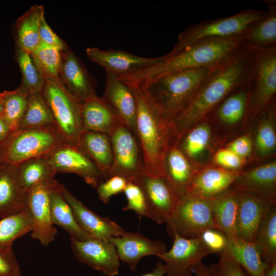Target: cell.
<instances>
[{"mask_svg": "<svg viewBox=\"0 0 276 276\" xmlns=\"http://www.w3.org/2000/svg\"><path fill=\"white\" fill-rule=\"evenodd\" d=\"M15 166L19 183L26 193L39 181L55 178L57 173L44 156L27 159Z\"/></svg>", "mask_w": 276, "mask_h": 276, "instance_id": "cell-35", "label": "cell"}, {"mask_svg": "<svg viewBox=\"0 0 276 276\" xmlns=\"http://www.w3.org/2000/svg\"><path fill=\"white\" fill-rule=\"evenodd\" d=\"M215 66L172 73L136 88L164 119L172 122L191 102Z\"/></svg>", "mask_w": 276, "mask_h": 276, "instance_id": "cell-3", "label": "cell"}, {"mask_svg": "<svg viewBox=\"0 0 276 276\" xmlns=\"http://www.w3.org/2000/svg\"><path fill=\"white\" fill-rule=\"evenodd\" d=\"M81 118L84 130L109 134L122 124L102 97L95 95L81 103Z\"/></svg>", "mask_w": 276, "mask_h": 276, "instance_id": "cell-24", "label": "cell"}, {"mask_svg": "<svg viewBox=\"0 0 276 276\" xmlns=\"http://www.w3.org/2000/svg\"><path fill=\"white\" fill-rule=\"evenodd\" d=\"M70 238L73 254L80 262L107 276L119 274L120 260L115 246L109 241L97 238L79 241Z\"/></svg>", "mask_w": 276, "mask_h": 276, "instance_id": "cell-15", "label": "cell"}, {"mask_svg": "<svg viewBox=\"0 0 276 276\" xmlns=\"http://www.w3.org/2000/svg\"><path fill=\"white\" fill-rule=\"evenodd\" d=\"M27 207L15 166L0 164V218L17 214Z\"/></svg>", "mask_w": 276, "mask_h": 276, "instance_id": "cell-23", "label": "cell"}, {"mask_svg": "<svg viewBox=\"0 0 276 276\" xmlns=\"http://www.w3.org/2000/svg\"><path fill=\"white\" fill-rule=\"evenodd\" d=\"M130 181L136 184L142 190L148 218L159 224L166 223L178 199L166 178L144 171Z\"/></svg>", "mask_w": 276, "mask_h": 276, "instance_id": "cell-12", "label": "cell"}, {"mask_svg": "<svg viewBox=\"0 0 276 276\" xmlns=\"http://www.w3.org/2000/svg\"><path fill=\"white\" fill-rule=\"evenodd\" d=\"M39 35L41 42L50 46L58 48L62 50L68 47L51 28L47 22L44 13L40 19L39 25Z\"/></svg>", "mask_w": 276, "mask_h": 276, "instance_id": "cell-49", "label": "cell"}, {"mask_svg": "<svg viewBox=\"0 0 276 276\" xmlns=\"http://www.w3.org/2000/svg\"><path fill=\"white\" fill-rule=\"evenodd\" d=\"M44 13L42 6H32L15 23L17 47L31 53L40 44L39 21Z\"/></svg>", "mask_w": 276, "mask_h": 276, "instance_id": "cell-32", "label": "cell"}, {"mask_svg": "<svg viewBox=\"0 0 276 276\" xmlns=\"http://www.w3.org/2000/svg\"><path fill=\"white\" fill-rule=\"evenodd\" d=\"M204 120L189 130L178 142V147L188 159L200 155L210 142L211 130Z\"/></svg>", "mask_w": 276, "mask_h": 276, "instance_id": "cell-41", "label": "cell"}, {"mask_svg": "<svg viewBox=\"0 0 276 276\" xmlns=\"http://www.w3.org/2000/svg\"><path fill=\"white\" fill-rule=\"evenodd\" d=\"M109 241L115 246L119 260L134 271L143 258L159 255L167 251L164 242L150 239L141 233L127 232L125 235L111 237Z\"/></svg>", "mask_w": 276, "mask_h": 276, "instance_id": "cell-21", "label": "cell"}, {"mask_svg": "<svg viewBox=\"0 0 276 276\" xmlns=\"http://www.w3.org/2000/svg\"><path fill=\"white\" fill-rule=\"evenodd\" d=\"M193 272L196 276H212L209 266L202 262L196 265L193 268Z\"/></svg>", "mask_w": 276, "mask_h": 276, "instance_id": "cell-52", "label": "cell"}, {"mask_svg": "<svg viewBox=\"0 0 276 276\" xmlns=\"http://www.w3.org/2000/svg\"><path fill=\"white\" fill-rule=\"evenodd\" d=\"M106 73L102 98L114 112L120 122L128 127L136 135L137 105L133 89L118 76Z\"/></svg>", "mask_w": 276, "mask_h": 276, "instance_id": "cell-19", "label": "cell"}, {"mask_svg": "<svg viewBox=\"0 0 276 276\" xmlns=\"http://www.w3.org/2000/svg\"><path fill=\"white\" fill-rule=\"evenodd\" d=\"M127 202L123 211L132 210L140 216L148 218L147 206L144 194L141 188L135 183L128 181L123 192Z\"/></svg>", "mask_w": 276, "mask_h": 276, "instance_id": "cell-44", "label": "cell"}, {"mask_svg": "<svg viewBox=\"0 0 276 276\" xmlns=\"http://www.w3.org/2000/svg\"><path fill=\"white\" fill-rule=\"evenodd\" d=\"M172 247L157 257L164 261L167 276H192L193 268L211 254L200 238L175 235Z\"/></svg>", "mask_w": 276, "mask_h": 276, "instance_id": "cell-14", "label": "cell"}, {"mask_svg": "<svg viewBox=\"0 0 276 276\" xmlns=\"http://www.w3.org/2000/svg\"><path fill=\"white\" fill-rule=\"evenodd\" d=\"M168 234L182 238H198L205 229L216 227L210 199L187 192L178 198L177 202L166 221Z\"/></svg>", "mask_w": 276, "mask_h": 276, "instance_id": "cell-7", "label": "cell"}, {"mask_svg": "<svg viewBox=\"0 0 276 276\" xmlns=\"http://www.w3.org/2000/svg\"><path fill=\"white\" fill-rule=\"evenodd\" d=\"M62 184L55 182L50 192L51 217L54 225L65 230L70 236L79 241L94 238L84 231L77 223L72 209L62 193Z\"/></svg>", "mask_w": 276, "mask_h": 276, "instance_id": "cell-25", "label": "cell"}, {"mask_svg": "<svg viewBox=\"0 0 276 276\" xmlns=\"http://www.w3.org/2000/svg\"><path fill=\"white\" fill-rule=\"evenodd\" d=\"M237 188L261 196L275 197V160L240 172L235 182Z\"/></svg>", "mask_w": 276, "mask_h": 276, "instance_id": "cell-28", "label": "cell"}, {"mask_svg": "<svg viewBox=\"0 0 276 276\" xmlns=\"http://www.w3.org/2000/svg\"><path fill=\"white\" fill-rule=\"evenodd\" d=\"M273 100L259 115L261 118L256 135L255 147L257 154L260 157L270 155L276 147V134L273 125L275 112Z\"/></svg>", "mask_w": 276, "mask_h": 276, "instance_id": "cell-38", "label": "cell"}, {"mask_svg": "<svg viewBox=\"0 0 276 276\" xmlns=\"http://www.w3.org/2000/svg\"><path fill=\"white\" fill-rule=\"evenodd\" d=\"M254 243L265 263L268 264L276 260V204L260 223Z\"/></svg>", "mask_w": 276, "mask_h": 276, "instance_id": "cell-34", "label": "cell"}, {"mask_svg": "<svg viewBox=\"0 0 276 276\" xmlns=\"http://www.w3.org/2000/svg\"><path fill=\"white\" fill-rule=\"evenodd\" d=\"M64 141L55 124L16 130L0 144V164L16 166L44 156Z\"/></svg>", "mask_w": 276, "mask_h": 276, "instance_id": "cell-5", "label": "cell"}, {"mask_svg": "<svg viewBox=\"0 0 276 276\" xmlns=\"http://www.w3.org/2000/svg\"><path fill=\"white\" fill-rule=\"evenodd\" d=\"M63 51L41 42L30 53L36 67L45 79H59Z\"/></svg>", "mask_w": 276, "mask_h": 276, "instance_id": "cell-40", "label": "cell"}, {"mask_svg": "<svg viewBox=\"0 0 276 276\" xmlns=\"http://www.w3.org/2000/svg\"><path fill=\"white\" fill-rule=\"evenodd\" d=\"M266 14L244 33V45L255 49L276 45V1L264 0Z\"/></svg>", "mask_w": 276, "mask_h": 276, "instance_id": "cell-30", "label": "cell"}, {"mask_svg": "<svg viewBox=\"0 0 276 276\" xmlns=\"http://www.w3.org/2000/svg\"><path fill=\"white\" fill-rule=\"evenodd\" d=\"M254 49L243 47L215 65L191 102L172 121L178 141L237 89L252 82Z\"/></svg>", "mask_w": 276, "mask_h": 276, "instance_id": "cell-1", "label": "cell"}, {"mask_svg": "<svg viewBox=\"0 0 276 276\" xmlns=\"http://www.w3.org/2000/svg\"><path fill=\"white\" fill-rule=\"evenodd\" d=\"M164 170L165 177L178 197L186 193L195 172L177 144L172 145L168 149Z\"/></svg>", "mask_w": 276, "mask_h": 276, "instance_id": "cell-29", "label": "cell"}, {"mask_svg": "<svg viewBox=\"0 0 276 276\" xmlns=\"http://www.w3.org/2000/svg\"><path fill=\"white\" fill-rule=\"evenodd\" d=\"M19 276H22V275H19Z\"/></svg>", "mask_w": 276, "mask_h": 276, "instance_id": "cell-56", "label": "cell"}, {"mask_svg": "<svg viewBox=\"0 0 276 276\" xmlns=\"http://www.w3.org/2000/svg\"><path fill=\"white\" fill-rule=\"evenodd\" d=\"M112 149V163L105 180L114 176L132 181L145 171L137 137L126 125H117L108 134Z\"/></svg>", "mask_w": 276, "mask_h": 276, "instance_id": "cell-9", "label": "cell"}, {"mask_svg": "<svg viewBox=\"0 0 276 276\" xmlns=\"http://www.w3.org/2000/svg\"><path fill=\"white\" fill-rule=\"evenodd\" d=\"M137 105L136 136L145 172L165 177L164 162L169 147L178 141L172 123L164 119L139 88H133Z\"/></svg>", "mask_w": 276, "mask_h": 276, "instance_id": "cell-4", "label": "cell"}, {"mask_svg": "<svg viewBox=\"0 0 276 276\" xmlns=\"http://www.w3.org/2000/svg\"><path fill=\"white\" fill-rule=\"evenodd\" d=\"M264 276H276V260L268 264Z\"/></svg>", "mask_w": 276, "mask_h": 276, "instance_id": "cell-54", "label": "cell"}, {"mask_svg": "<svg viewBox=\"0 0 276 276\" xmlns=\"http://www.w3.org/2000/svg\"><path fill=\"white\" fill-rule=\"evenodd\" d=\"M240 172L221 167L205 169L195 173L187 192L211 199L224 192L234 184Z\"/></svg>", "mask_w": 276, "mask_h": 276, "instance_id": "cell-22", "label": "cell"}, {"mask_svg": "<svg viewBox=\"0 0 276 276\" xmlns=\"http://www.w3.org/2000/svg\"><path fill=\"white\" fill-rule=\"evenodd\" d=\"M227 148L239 156L245 159L252 152L253 143L249 135H244L230 143Z\"/></svg>", "mask_w": 276, "mask_h": 276, "instance_id": "cell-50", "label": "cell"}, {"mask_svg": "<svg viewBox=\"0 0 276 276\" xmlns=\"http://www.w3.org/2000/svg\"><path fill=\"white\" fill-rule=\"evenodd\" d=\"M252 84L237 89L221 101L212 111L216 118L224 124L233 125L248 115Z\"/></svg>", "mask_w": 276, "mask_h": 276, "instance_id": "cell-31", "label": "cell"}, {"mask_svg": "<svg viewBox=\"0 0 276 276\" xmlns=\"http://www.w3.org/2000/svg\"><path fill=\"white\" fill-rule=\"evenodd\" d=\"M219 256V261L209 266L212 276H246L243 269L227 249Z\"/></svg>", "mask_w": 276, "mask_h": 276, "instance_id": "cell-43", "label": "cell"}, {"mask_svg": "<svg viewBox=\"0 0 276 276\" xmlns=\"http://www.w3.org/2000/svg\"><path fill=\"white\" fill-rule=\"evenodd\" d=\"M254 50L255 73L248 113L252 119L266 109L276 93V45Z\"/></svg>", "mask_w": 276, "mask_h": 276, "instance_id": "cell-10", "label": "cell"}, {"mask_svg": "<svg viewBox=\"0 0 276 276\" xmlns=\"http://www.w3.org/2000/svg\"><path fill=\"white\" fill-rule=\"evenodd\" d=\"M86 53L89 59L102 66L106 73L118 76L134 73L159 62L162 56L149 58L139 56L120 50H102L88 48Z\"/></svg>", "mask_w": 276, "mask_h": 276, "instance_id": "cell-20", "label": "cell"}, {"mask_svg": "<svg viewBox=\"0 0 276 276\" xmlns=\"http://www.w3.org/2000/svg\"><path fill=\"white\" fill-rule=\"evenodd\" d=\"M42 95L53 117L54 124L65 141L76 142L83 130L81 103L64 87L59 79H47Z\"/></svg>", "mask_w": 276, "mask_h": 276, "instance_id": "cell-8", "label": "cell"}, {"mask_svg": "<svg viewBox=\"0 0 276 276\" xmlns=\"http://www.w3.org/2000/svg\"><path fill=\"white\" fill-rule=\"evenodd\" d=\"M52 124H54L53 117L42 93L29 94L26 109L17 130L40 127Z\"/></svg>", "mask_w": 276, "mask_h": 276, "instance_id": "cell-36", "label": "cell"}, {"mask_svg": "<svg viewBox=\"0 0 276 276\" xmlns=\"http://www.w3.org/2000/svg\"><path fill=\"white\" fill-rule=\"evenodd\" d=\"M166 274V268L164 263L159 261L151 272L142 274L141 276H164Z\"/></svg>", "mask_w": 276, "mask_h": 276, "instance_id": "cell-53", "label": "cell"}, {"mask_svg": "<svg viewBox=\"0 0 276 276\" xmlns=\"http://www.w3.org/2000/svg\"><path fill=\"white\" fill-rule=\"evenodd\" d=\"M3 92L0 93V116H1L3 111Z\"/></svg>", "mask_w": 276, "mask_h": 276, "instance_id": "cell-55", "label": "cell"}, {"mask_svg": "<svg viewBox=\"0 0 276 276\" xmlns=\"http://www.w3.org/2000/svg\"><path fill=\"white\" fill-rule=\"evenodd\" d=\"M266 13L265 10L246 8L230 16L207 20L189 26L179 34L176 44L170 52L179 51L205 38L244 34Z\"/></svg>", "mask_w": 276, "mask_h": 276, "instance_id": "cell-6", "label": "cell"}, {"mask_svg": "<svg viewBox=\"0 0 276 276\" xmlns=\"http://www.w3.org/2000/svg\"><path fill=\"white\" fill-rule=\"evenodd\" d=\"M127 182L126 179L119 176L101 181L96 188L100 199L104 203H108L112 196L124 192Z\"/></svg>", "mask_w": 276, "mask_h": 276, "instance_id": "cell-46", "label": "cell"}, {"mask_svg": "<svg viewBox=\"0 0 276 276\" xmlns=\"http://www.w3.org/2000/svg\"><path fill=\"white\" fill-rule=\"evenodd\" d=\"M15 60L22 76L18 87L28 94L41 92L45 79L36 67L30 53L16 47Z\"/></svg>", "mask_w": 276, "mask_h": 276, "instance_id": "cell-39", "label": "cell"}, {"mask_svg": "<svg viewBox=\"0 0 276 276\" xmlns=\"http://www.w3.org/2000/svg\"><path fill=\"white\" fill-rule=\"evenodd\" d=\"M237 188L236 234L240 239L254 242L260 223L275 204V197L261 196Z\"/></svg>", "mask_w": 276, "mask_h": 276, "instance_id": "cell-16", "label": "cell"}, {"mask_svg": "<svg viewBox=\"0 0 276 276\" xmlns=\"http://www.w3.org/2000/svg\"><path fill=\"white\" fill-rule=\"evenodd\" d=\"M227 250L249 276H264L268 266L254 242L239 238L229 240Z\"/></svg>", "mask_w": 276, "mask_h": 276, "instance_id": "cell-33", "label": "cell"}, {"mask_svg": "<svg viewBox=\"0 0 276 276\" xmlns=\"http://www.w3.org/2000/svg\"><path fill=\"white\" fill-rule=\"evenodd\" d=\"M55 178L39 181L27 192V205L33 220L31 237L47 246L56 238L57 231L51 217L50 192Z\"/></svg>", "mask_w": 276, "mask_h": 276, "instance_id": "cell-13", "label": "cell"}, {"mask_svg": "<svg viewBox=\"0 0 276 276\" xmlns=\"http://www.w3.org/2000/svg\"><path fill=\"white\" fill-rule=\"evenodd\" d=\"M21 275L12 246L0 247V276Z\"/></svg>", "mask_w": 276, "mask_h": 276, "instance_id": "cell-47", "label": "cell"}, {"mask_svg": "<svg viewBox=\"0 0 276 276\" xmlns=\"http://www.w3.org/2000/svg\"><path fill=\"white\" fill-rule=\"evenodd\" d=\"M61 190L64 198L72 209L78 224L93 238L109 241L111 237H121L127 233L109 218L101 216L93 212L63 185Z\"/></svg>", "mask_w": 276, "mask_h": 276, "instance_id": "cell-18", "label": "cell"}, {"mask_svg": "<svg viewBox=\"0 0 276 276\" xmlns=\"http://www.w3.org/2000/svg\"><path fill=\"white\" fill-rule=\"evenodd\" d=\"M33 220L27 207L21 212L0 219V247L12 246L17 239L31 233Z\"/></svg>", "mask_w": 276, "mask_h": 276, "instance_id": "cell-37", "label": "cell"}, {"mask_svg": "<svg viewBox=\"0 0 276 276\" xmlns=\"http://www.w3.org/2000/svg\"><path fill=\"white\" fill-rule=\"evenodd\" d=\"M44 157L57 173H75L93 188L104 180L97 166L76 142L64 141Z\"/></svg>", "mask_w": 276, "mask_h": 276, "instance_id": "cell-11", "label": "cell"}, {"mask_svg": "<svg viewBox=\"0 0 276 276\" xmlns=\"http://www.w3.org/2000/svg\"><path fill=\"white\" fill-rule=\"evenodd\" d=\"M210 201L216 227L224 233L229 240L238 238L236 227L238 205L237 187L229 188L210 199Z\"/></svg>", "mask_w": 276, "mask_h": 276, "instance_id": "cell-27", "label": "cell"}, {"mask_svg": "<svg viewBox=\"0 0 276 276\" xmlns=\"http://www.w3.org/2000/svg\"><path fill=\"white\" fill-rule=\"evenodd\" d=\"M245 47L244 34L227 37L205 38L134 73L119 78L131 88L159 77L187 69L213 66L237 50Z\"/></svg>", "mask_w": 276, "mask_h": 276, "instance_id": "cell-2", "label": "cell"}, {"mask_svg": "<svg viewBox=\"0 0 276 276\" xmlns=\"http://www.w3.org/2000/svg\"><path fill=\"white\" fill-rule=\"evenodd\" d=\"M199 238L211 254H216L219 256L227 249L228 237L217 228L211 227L204 230Z\"/></svg>", "mask_w": 276, "mask_h": 276, "instance_id": "cell-45", "label": "cell"}, {"mask_svg": "<svg viewBox=\"0 0 276 276\" xmlns=\"http://www.w3.org/2000/svg\"><path fill=\"white\" fill-rule=\"evenodd\" d=\"M58 77L66 89L81 103L97 95L93 77L69 47L63 52Z\"/></svg>", "mask_w": 276, "mask_h": 276, "instance_id": "cell-17", "label": "cell"}, {"mask_svg": "<svg viewBox=\"0 0 276 276\" xmlns=\"http://www.w3.org/2000/svg\"><path fill=\"white\" fill-rule=\"evenodd\" d=\"M214 161L222 168L237 171L245 163V158L239 156L227 147L221 149L216 153Z\"/></svg>", "mask_w": 276, "mask_h": 276, "instance_id": "cell-48", "label": "cell"}, {"mask_svg": "<svg viewBox=\"0 0 276 276\" xmlns=\"http://www.w3.org/2000/svg\"><path fill=\"white\" fill-rule=\"evenodd\" d=\"M12 132L6 122L0 116V144L8 138Z\"/></svg>", "mask_w": 276, "mask_h": 276, "instance_id": "cell-51", "label": "cell"}, {"mask_svg": "<svg viewBox=\"0 0 276 276\" xmlns=\"http://www.w3.org/2000/svg\"><path fill=\"white\" fill-rule=\"evenodd\" d=\"M3 111L1 117L12 132L17 130L26 109L28 93L19 87L3 91Z\"/></svg>", "mask_w": 276, "mask_h": 276, "instance_id": "cell-42", "label": "cell"}, {"mask_svg": "<svg viewBox=\"0 0 276 276\" xmlns=\"http://www.w3.org/2000/svg\"><path fill=\"white\" fill-rule=\"evenodd\" d=\"M76 143L94 162L105 180L112 163V149L109 135L83 129Z\"/></svg>", "mask_w": 276, "mask_h": 276, "instance_id": "cell-26", "label": "cell"}]
</instances>
